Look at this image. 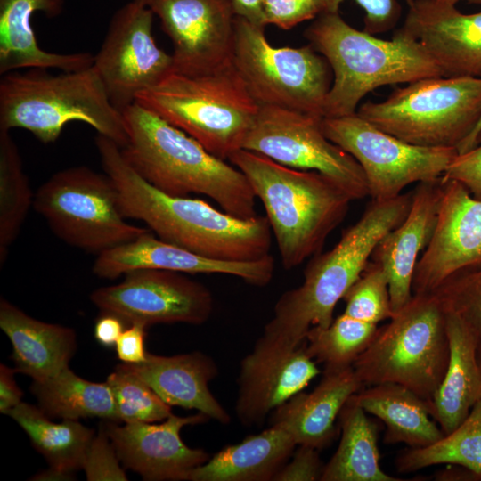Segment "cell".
I'll use <instances>...</instances> for the list:
<instances>
[{
    "label": "cell",
    "instance_id": "cell-16",
    "mask_svg": "<svg viewBox=\"0 0 481 481\" xmlns=\"http://www.w3.org/2000/svg\"><path fill=\"white\" fill-rule=\"evenodd\" d=\"M173 45L174 72L201 75L232 63L236 14L230 0H151Z\"/></svg>",
    "mask_w": 481,
    "mask_h": 481
},
{
    "label": "cell",
    "instance_id": "cell-23",
    "mask_svg": "<svg viewBox=\"0 0 481 481\" xmlns=\"http://www.w3.org/2000/svg\"><path fill=\"white\" fill-rule=\"evenodd\" d=\"M122 364L170 406L197 410L224 425L231 421L228 412L208 387L218 375V367L209 355L200 351L170 356L147 353L141 363Z\"/></svg>",
    "mask_w": 481,
    "mask_h": 481
},
{
    "label": "cell",
    "instance_id": "cell-35",
    "mask_svg": "<svg viewBox=\"0 0 481 481\" xmlns=\"http://www.w3.org/2000/svg\"><path fill=\"white\" fill-rule=\"evenodd\" d=\"M378 329V324L343 313L326 328H311L305 338L306 349L324 369L352 366L371 344Z\"/></svg>",
    "mask_w": 481,
    "mask_h": 481
},
{
    "label": "cell",
    "instance_id": "cell-14",
    "mask_svg": "<svg viewBox=\"0 0 481 481\" xmlns=\"http://www.w3.org/2000/svg\"><path fill=\"white\" fill-rule=\"evenodd\" d=\"M154 13L131 1L115 12L94 55L96 70L111 103L121 112L138 94L174 72L173 58L157 45L152 34Z\"/></svg>",
    "mask_w": 481,
    "mask_h": 481
},
{
    "label": "cell",
    "instance_id": "cell-10",
    "mask_svg": "<svg viewBox=\"0 0 481 481\" xmlns=\"http://www.w3.org/2000/svg\"><path fill=\"white\" fill-rule=\"evenodd\" d=\"M33 207L61 240L97 255L151 231L127 223L112 180L85 166L53 174L37 189Z\"/></svg>",
    "mask_w": 481,
    "mask_h": 481
},
{
    "label": "cell",
    "instance_id": "cell-34",
    "mask_svg": "<svg viewBox=\"0 0 481 481\" xmlns=\"http://www.w3.org/2000/svg\"><path fill=\"white\" fill-rule=\"evenodd\" d=\"M34 197L10 131L0 130V264L19 235Z\"/></svg>",
    "mask_w": 481,
    "mask_h": 481
},
{
    "label": "cell",
    "instance_id": "cell-48",
    "mask_svg": "<svg viewBox=\"0 0 481 481\" xmlns=\"http://www.w3.org/2000/svg\"><path fill=\"white\" fill-rule=\"evenodd\" d=\"M438 480H480L477 475L461 466V469H447L437 474Z\"/></svg>",
    "mask_w": 481,
    "mask_h": 481
},
{
    "label": "cell",
    "instance_id": "cell-38",
    "mask_svg": "<svg viewBox=\"0 0 481 481\" xmlns=\"http://www.w3.org/2000/svg\"><path fill=\"white\" fill-rule=\"evenodd\" d=\"M432 294L445 313L458 316L481 338V266L452 276Z\"/></svg>",
    "mask_w": 481,
    "mask_h": 481
},
{
    "label": "cell",
    "instance_id": "cell-20",
    "mask_svg": "<svg viewBox=\"0 0 481 481\" xmlns=\"http://www.w3.org/2000/svg\"><path fill=\"white\" fill-rule=\"evenodd\" d=\"M162 269L183 273H220L238 277L246 283L265 287L274 273V259L268 255L249 262L209 259L145 232L137 239L97 255L93 273L114 280L137 269Z\"/></svg>",
    "mask_w": 481,
    "mask_h": 481
},
{
    "label": "cell",
    "instance_id": "cell-43",
    "mask_svg": "<svg viewBox=\"0 0 481 481\" xmlns=\"http://www.w3.org/2000/svg\"><path fill=\"white\" fill-rule=\"evenodd\" d=\"M324 465L318 449L298 445L273 481H321Z\"/></svg>",
    "mask_w": 481,
    "mask_h": 481
},
{
    "label": "cell",
    "instance_id": "cell-1",
    "mask_svg": "<svg viewBox=\"0 0 481 481\" xmlns=\"http://www.w3.org/2000/svg\"><path fill=\"white\" fill-rule=\"evenodd\" d=\"M95 145L126 218L140 220L159 239L209 259L249 262L270 255L266 216L243 219L203 200L167 194L133 168L115 142L97 134Z\"/></svg>",
    "mask_w": 481,
    "mask_h": 481
},
{
    "label": "cell",
    "instance_id": "cell-25",
    "mask_svg": "<svg viewBox=\"0 0 481 481\" xmlns=\"http://www.w3.org/2000/svg\"><path fill=\"white\" fill-rule=\"evenodd\" d=\"M64 0H0V75L18 69H57L75 71L93 66L87 52L57 53L43 50L37 42L31 20L37 12L53 18Z\"/></svg>",
    "mask_w": 481,
    "mask_h": 481
},
{
    "label": "cell",
    "instance_id": "cell-13",
    "mask_svg": "<svg viewBox=\"0 0 481 481\" xmlns=\"http://www.w3.org/2000/svg\"><path fill=\"white\" fill-rule=\"evenodd\" d=\"M323 118L261 105L242 148L283 166L316 171L335 182L353 200L368 196L364 173L355 159L329 140Z\"/></svg>",
    "mask_w": 481,
    "mask_h": 481
},
{
    "label": "cell",
    "instance_id": "cell-8",
    "mask_svg": "<svg viewBox=\"0 0 481 481\" xmlns=\"http://www.w3.org/2000/svg\"><path fill=\"white\" fill-rule=\"evenodd\" d=\"M449 358L444 309L434 294H413L352 366L363 386L396 383L430 401Z\"/></svg>",
    "mask_w": 481,
    "mask_h": 481
},
{
    "label": "cell",
    "instance_id": "cell-29",
    "mask_svg": "<svg viewBox=\"0 0 481 481\" xmlns=\"http://www.w3.org/2000/svg\"><path fill=\"white\" fill-rule=\"evenodd\" d=\"M355 397L359 405L386 426L384 442L428 447L444 436L433 419L428 402L396 383H380L362 388Z\"/></svg>",
    "mask_w": 481,
    "mask_h": 481
},
{
    "label": "cell",
    "instance_id": "cell-24",
    "mask_svg": "<svg viewBox=\"0 0 481 481\" xmlns=\"http://www.w3.org/2000/svg\"><path fill=\"white\" fill-rule=\"evenodd\" d=\"M364 386L353 366L324 369L322 378L309 393L296 394L273 411L271 423H282L297 445L319 451L336 435L335 421L346 401Z\"/></svg>",
    "mask_w": 481,
    "mask_h": 481
},
{
    "label": "cell",
    "instance_id": "cell-37",
    "mask_svg": "<svg viewBox=\"0 0 481 481\" xmlns=\"http://www.w3.org/2000/svg\"><path fill=\"white\" fill-rule=\"evenodd\" d=\"M342 299L344 314L363 322L378 324L394 315L386 273L371 260Z\"/></svg>",
    "mask_w": 481,
    "mask_h": 481
},
{
    "label": "cell",
    "instance_id": "cell-27",
    "mask_svg": "<svg viewBox=\"0 0 481 481\" xmlns=\"http://www.w3.org/2000/svg\"><path fill=\"white\" fill-rule=\"evenodd\" d=\"M445 316L449 363L438 388L428 402L431 416L448 435L481 399V370L476 353L478 338L458 316L451 313H445Z\"/></svg>",
    "mask_w": 481,
    "mask_h": 481
},
{
    "label": "cell",
    "instance_id": "cell-21",
    "mask_svg": "<svg viewBox=\"0 0 481 481\" xmlns=\"http://www.w3.org/2000/svg\"><path fill=\"white\" fill-rule=\"evenodd\" d=\"M402 28L424 47L444 77H481V12L465 14L456 5L414 0Z\"/></svg>",
    "mask_w": 481,
    "mask_h": 481
},
{
    "label": "cell",
    "instance_id": "cell-17",
    "mask_svg": "<svg viewBox=\"0 0 481 481\" xmlns=\"http://www.w3.org/2000/svg\"><path fill=\"white\" fill-rule=\"evenodd\" d=\"M320 371L300 345L263 332L241 360L235 412L245 427L263 424L267 415L303 391Z\"/></svg>",
    "mask_w": 481,
    "mask_h": 481
},
{
    "label": "cell",
    "instance_id": "cell-39",
    "mask_svg": "<svg viewBox=\"0 0 481 481\" xmlns=\"http://www.w3.org/2000/svg\"><path fill=\"white\" fill-rule=\"evenodd\" d=\"M104 428L94 436L87 450L83 468L89 481L127 480L126 472Z\"/></svg>",
    "mask_w": 481,
    "mask_h": 481
},
{
    "label": "cell",
    "instance_id": "cell-45",
    "mask_svg": "<svg viewBox=\"0 0 481 481\" xmlns=\"http://www.w3.org/2000/svg\"><path fill=\"white\" fill-rule=\"evenodd\" d=\"M15 369L0 364V412L8 414L22 401L23 392L14 379Z\"/></svg>",
    "mask_w": 481,
    "mask_h": 481
},
{
    "label": "cell",
    "instance_id": "cell-42",
    "mask_svg": "<svg viewBox=\"0 0 481 481\" xmlns=\"http://www.w3.org/2000/svg\"><path fill=\"white\" fill-rule=\"evenodd\" d=\"M442 179L460 183L474 198L481 200V132L471 149L454 157Z\"/></svg>",
    "mask_w": 481,
    "mask_h": 481
},
{
    "label": "cell",
    "instance_id": "cell-47",
    "mask_svg": "<svg viewBox=\"0 0 481 481\" xmlns=\"http://www.w3.org/2000/svg\"><path fill=\"white\" fill-rule=\"evenodd\" d=\"M236 16L265 27L263 20V0H230Z\"/></svg>",
    "mask_w": 481,
    "mask_h": 481
},
{
    "label": "cell",
    "instance_id": "cell-11",
    "mask_svg": "<svg viewBox=\"0 0 481 481\" xmlns=\"http://www.w3.org/2000/svg\"><path fill=\"white\" fill-rule=\"evenodd\" d=\"M232 64L261 105L323 117L331 86L330 65L309 44L274 47L265 27L236 16Z\"/></svg>",
    "mask_w": 481,
    "mask_h": 481
},
{
    "label": "cell",
    "instance_id": "cell-22",
    "mask_svg": "<svg viewBox=\"0 0 481 481\" xmlns=\"http://www.w3.org/2000/svg\"><path fill=\"white\" fill-rule=\"evenodd\" d=\"M442 196L441 177L419 183L404 221L375 247L371 260L386 273L394 314L412 298V278L420 253L428 246L436 225Z\"/></svg>",
    "mask_w": 481,
    "mask_h": 481
},
{
    "label": "cell",
    "instance_id": "cell-5",
    "mask_svg": "<svg viewBox=\"0 0 481 481\" xmlns=\"http://www.w3.org/2000/svg\"><path fill=\"white\" fill-rule=\"evenodd\" d=\"M305 36L333 71L324 118L356 113L360 101L379 86L444 77L424 47L403 28L391 40H385L353 28L338 12H328L320 14Z\"/></svg>",
    "mask_w": 481,
    "mask_h": 481
},
{
    "label": "cell",
    "instance_id": "cell-18",
    "mask_svg": "<svg viewBox=\"0 0 481 481\" xmlns=\"http://www.w3.org/2000/svg\"><path fill=\"white\" fill-rule=\"evenodd\" d=\"M442 181L431 239L415 266L412 294H429L452 276L481 266V200L460 183Z\"/></svg>",
    "mask_w": 481,
    "mask_h": 481
},
{
    "label": "cell",
    "instance_id": "cell-3",
    "mask_svg": "<svg viewBox=\"0 0 481 481\" xmlns=\"http://www.w3.org/2000/svg\"><path fill=\"white\" fill-rule=\"evenodd\" d=\"M412 199L408 192L371 200L331 249L311 257L302 284L279 298L264 332L300 345L311 328L328 327L337 303L360 277L379 240L404 221Z\"/></svg>",
    "mask_w": 481,
    "mask_h": 481
},
{
    "label": "cell",
    "instance_id": "cell-6",
    "mask_svg": "<svg viewBox=\"0 0 481 481\" xmlns=\"http://www.w3.org/2000/svg\"><path fill=\"white\" fill-rule=\"evenodd\" d=\"M72 121L91 126L124 148L123 117L94 67L51 74L46 69L9 72L0 79V130L22 128L44 143H54Z\"/></svg>",
    "mask_w": 481,
    "mask_h": 481
},
{
    "label": "cell",
    "instance_id": "cell-51",
    "mask_svg": "<svg viewBox=\"0 0 481 481\" xmlns=\"http://www.w3.org/2000/svg\"><path fill=\"white\" fill-rule=\"evenodd\" d=\"M433 1H436V2H438V3H443V4H448L456 5V4L460 0H433Z\"/></svg>",
    "mask_w": 481,
    "mask_h": 481
},
{
    "label": "cell",
    "instance_id": "cell-9",
    "mask_svg": "<svg viewBox=\"0 0 481 481\" xmlns=\"http://www.w3.org/2000/svg\"><path fill=\"white\" fill-rule=\"evenodd\" d=\"M356 113L406 143L456 148L481 117V77H432L408 83Z\"/></svg>",
    "mask_w": 481,
    "mask_h": 481
},
{
    "label": "cell",
    "instance_id": "cell-41",
    "mask_svg": "<svg viewBox=\"0 0 481 481\" xmlns=\"http://www.w3.org/2000/svg\"><path fill=\"white\" fill-rule=\"evenodd\" d=\"M344 0H322V13L338 12ZM365 12L364 30L375 35L392 29L397 22L401 6L396 0H354ZM411 5L414 0H404ZM322 14V13H321Z\"/></svg>",
    "mask_w": 481,
    "mask_h": 481
},
{
    "label": "cell",
    "instance_id": "cell-7",
    "mask_svg": "<svg viewBox=\"0 0 481 481\" xmlns=\"http://www.w3.org/2000/svg\"><path fill=\"white\" fill-rule=\"evenodd\" d=\"M135 102L224 160L242 148L260 107L232 63L201 75L172 72Z\"/></svg>",
    "mask_w": 481,
    "mask_h": 481
},
{
    "label": "cell",
    "instance_id": "cell-33",
    "mask_svg": "<svg viewBox=\"0 0 481 481\" xmlns=\"http://www.w3.org/2000/svg\"><path fill=\"white\" fill-rule=\"evenodd\" d=\"M444 463L462 466L481 480V399L452 433L428 447L405 450L395 460L400 473Z\"/></svg>",
    "mask_w": 481,
    "mask_h": 481
},
{
    "label": "cell",
    "instance_id": "cell-53",
    "mask_svg": "<svg viewBox=\"0 0 481 481\" xmlns=\"http://www.w3.org/2000/svg\"><path fill=\"white\" fill-rule=\"evenodd\" d=\"M470 4H481V0H466Z\"/></svg>",
    "mask_w": 481,
    "mask_h": 481
},
{
    "label": "cell",
    "instance_id": "cell-49",
    "mask_svg": "<svg viewBox=\"0 0 481 481\" xmlns=\"http://www.w3.org/2000/svg\"><path fill=\"white\" fill-rule=\"evenodd\" d=\"M481 132V117L472 132L457 147L458 153H463L471 149Z\"/></svg>",
    "mask_w": 481,
    "mask_h": 481
},
{
    "label": "cell",
    "instance_id": "cell-2",
    "mask_svg": "<svg viewBox=\"0 0 481 481\" xmlns=\"http://www.w3.org/2000/svg\"><path fill=\"white\" fill-rule=\"evenodd\" d=\"M122 113L128 136L122 154L151 185L172 196H208L240 218L257 216V197L240 169L137 102Z\"/></svg>",
    "mask_w": 481,
    "mask_h": 481
},
{
    "label": "cell",
    "instance_id": "cell-36",
    "mask_svg": "<svg viewBox=\"0 0 481 481\" xmlns=\"http://www.w3.org/2000/svg\"><path fill=\"white\" fill-rule=\"evenodd\" d=\"M106 382L113 395L116 421L157 422L172 414L171 406L122 363L117 365Z\"/></svg>",
    "mask_w": 481,
    "mask_h": 481
},
{
    "label": "cell",
    "instance_id": "cell-32",
    "mask_svg": "<svg viewBox=\"0 0 481 481\" xmlns=\"http://www.w3.org/2000/svg\"><path fill=\"white\" fill-rule=\"evenodd\" d=\"M30 390L49 418L97 417L116 421L114 398L108 383L84 379L69 366L47 379L33 381Z\"/></svg>",
    "mask_w": 481,
    "mask_h": 481
},
{
    "label": "cell",
    "instance_id": "cell-28",
    "mask_svg": "<svg viewBox=\"0 0 481 481\" xmlns=\"http://www.w3.org/2000/svg\"><path fill=\"white\" fill-rule=\"evenodd\" d=\"M297 444L282 423L224 447L194 469L191 481H271L289 460Z\"/></svg>",
    "mask_w": 481,
    "mask_h": 481
},
{
    "label": "cell",
    "instance_id": "cell-46",
    "mask_svg": "<svg viewBox=\"0 0 481 481\" xmlns=\"http://www.w3.org/2000/svg\"><path fill=\"white\" fill-rule=\"evenodd\" d=\"M125 321L109 313H102L94 325V338L99 344L105 347L115 346L121 333L126 329Z\"/></svg>",
    "mask_w": 481,
    "mask_h": 481
},
{
    "label": "cell",
    "instance_id": "cell-40",
    "mask_svg": "<svg viewBox=\"0 0 481 481\" xmlns=\"http://www.w3.org/2000/svg\"><path fill=\"white\" fill-rule=\"evenodd\" d=\"M265 26L290 29L322 13V0H263Z\"/></svg>",
    "mask_w": 481,
    "mask_h": 481
},
{
    "label": "cell",
    "instance_id": "cell-12",
    "mask_svg": "<svg viewBox=\"0 0 481 481\" xmlns=\"http://www.w3.org/2000/svg\"><path fill=\"white\" fill-rule=\"evenodd\" d=\"M326 137L359 163L371 200H387L409 184L440 178L458 154L452 147H425L389 135L357 113L323 118Z\"/></svg>",
    "mask_w": 481,
    "mask_h": 481
},
{
    "label": "cell",
    "instance_id": "cell-44",
    "mask_svg": "<svg viewBox=\"0 0 481 481\" xmlns=\"http://www.w3.org/2000/svg\"><path fill=\"white\" fill-rule=\"evenodd\" d=\"M146 326L142 323H130L118 338L115 348L118 358L124 363L137 364L145 361L144 340Z\"/></svg>",
    "mask_w": 481,
    "mask_h": 481
},
{
    "label": "cell",
    "instance_id": "cell-15",
    "mask_svg": "<svg viewBox=\"0 0 481 481\" xmlns=\"http://www.w3.org/2000/svg\"><path fill=\"white\" fill-rule=\"evenodd\" d=\"M124 276L121 282L91 293V301L102 313L146 327L177 322L200 325L213 313L211 291L183 273L145 268Z\"/></svg>",
    "mask_w": 481,
    "mask_h": 481
},
{
    "label": "cell",
    "instance_id": "cell-19",
    "mask_svg": "<svg viewBox=\"0 0 481 481\" xmlns=\"http://www.w3.org/2000/svg\"><path fill=\"white\" fill-rule=\"evenodd\" d=\"M208 420L198 412L185 417L171 414L159 424L130 422L120 426L112 421L103 428L125 468L147 481H179L189 480L192 470L210 458L203 449L187 446L181 430Z\"/></svg>",
    "mask_w": 481,
    "mask_h": 481
},
{
    "label": "cell",
    "instance_id": "cell-26",
    "mask_svg": "<svg viewBox=\"0 0 481 481\" xmlns=\"http://www.w3.org/2000/svg\"><path fill=\"white\" fill-rule=\"evenodd\" d=\"M0 328L12 344L14 369L33 381L47 379L68 367L77 349L73 329L37 320L4 298Z\"/></svg>",
    "mask_w": 481,
    "mask_h": 481
},
{
    "label": "cell",
    "instance_id": "cell-4",
    "mask_svg": "<svg viewBox=\"0 0 481 481\" xmlns=\"http://www.w3.org/2000/svg\"><path fill=\"white\" fill-rule=\"evenodd\" d=\"M228 160L244 174L263 203L286 270L322 251L353 201L335 182L316 171L289 167L244 149Z\"/></svg>",
    "mask_w": 481,
    "mask_h": 481
},
{
    "label": "cell",
    "instance_id": "cell-52",
    "mask_svg": "<svg viewBox=\"0 0 481 481\" xmlns=\"http://www.w3.org/2000/svg\"><path fill=\"white\" fill-rule=\"evenodd\" d=\"M133 1H135V2H136V3H138V4H143V5L148 6V4H150V2H151V0H133Z\"/></svg>",
    "mask_w": 481,
    "mask_h": 481
},
{
    "label": "cell",
    "instance_id": "cell-50",
    "mask_svg": "<svg viewBox=\"0 0 481 481\" xmlns=\"http://www.w3.org/2000/svg\"><path fill=\"white\" fill-rule=\"evenodd\" d=\"M477 360L481 370V338H478L477 345Z\"/></svg>",
    "mask_w": 481,
    "mask_h": 481
},
{
    "label": "cell",
    "instance_id": "cell-31",
    "mask_svg": "<svg viewBox=\"0 0 481 481\" xmlns=\"http://www.w3.org/2000/svg\"><path fill=\"white\" fill-rule=\"evenodd\" d=\"M353 395L341 409V437L330 460L324 465L321 481H400L379 465L378 427Z\"/></svg>",
    "mask_w": 481,
    "mask_h": 481
},
{
    "label": "cell",
    "instance_id": "cell-30",
    "mask_svg": "<svg viewBox=\"0 0 481 481\" xmlns=\"http://www.w3.org/2000/svg\"><path fill=\"white\" fill-rule=\"evenodd\" d=\"M29 437L32 445L45 458L50 469L38 476L69 477L83 468L94 430L78 420L52 421L39 407L21 402L7 414Z\"/></svg>",
    "mask_w": 481,
    "mask_h": 481
}]
</instances>
